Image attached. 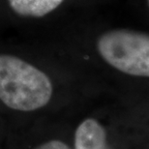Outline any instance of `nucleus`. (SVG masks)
<instances>
[{
  "instance_id": "obj_2",
  "label": "nucleus",
  "mask_w": 149,
  "mask_h": 149,
  "mask_svg": "<svg viewBox=\"0 0 149 149\" xmlns=\"http://www.w3.org/2000/svg\"><path fill=\"white\" fill-rule=\"evenodd\" d=\"M97 49L107 63L135 77L149 76V37L141 32L118 29L99 38Z\"/></svg>"
},
{
  "instance_id": "obj_1",
  "label": "nucleus",
  "mask_w": 149,
  "mask_h": 149,
  "mask_svg": "<svg viewBox=\"0 0 149 149\" xmlns=\"http://www.w3.org/2000/svg\"><path fill=\"white\" fill-rule=\"evenodd\" d=\"M52 83L44 72L13 55L0 54V100L8 108L33 111L52 96Z\"/></svg>"
},
{
  "instance_id": "obj_5",
  "label": "nucleus",
  "mask_w": 149,
  "mask_h": 149,
  "mask_svg": "<svg viewBox=\"0 0 149 149\" xmlns=\"http://www.w3.org/2000/svg\"><path fill=\"white\" fill-rule=\"evenodd\" d=\"M34 149H71L65 142L61 141H57V139H53V141H49L44 143L40 144Z\"/></svg>"
},
{
  "instance_id": "obj_4",
  "label": "nucleus",
  "mask_w": 149,
  "mask_h": 149,
  "mask_svg": "<svg viewBox=\"0 0 149 149\" xmlns=\"http://www.w3.org/2000/svg\"><path fill=\"white\" fill-rule=\"evenodd\" d=\"M11 8L22 17H41L55 10L64 0H8Z\"/></svg>"
},
{
  "instance_id": "obj_3",
  "label": "nucleus",
  "mask_w": 149,
  "mask_h": 149,
  "mask_svg": "<svg viewBox=\"0 0 149 149\" xmlns=\"http://www.w3.org/2000/svg\"><path fill=\"white\" fill-rule=\"evenodd\" d=\"M74 149H111L107 132L94 118H87L79 125L74 133Z\"/></svg>"
}]
</instances>
